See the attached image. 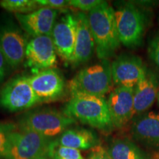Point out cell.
Masks as SVG:
<instances>
[{"label":"cell","instance_id":"26","mask_svg":"<svg viewBox=\"0 0 159 159\" xmlns=\"http://www.w3.org/2000/svg\"><path fill=\"white\" fill-rule=\"evenodd\" d=\"M88 159H112L108 150L98 144L90 150Z\"/></svg>","mask_w":159,"mask_h":159},{"label":"cell","instance_id":"25","mask_svg":"<svg viewBox=\"0 0 159 159\" xmlns=\"http://www.w3.org/2000/svg\"><path fill=\"white\" fill-rule=\"evenodd\" d=\"M41 7H48L53 10H62L69 5V1L66 0H35Z\"/></svg>","mask_w":159,"mask_h":159},{"label":"cell","instance_id":"20","mask_svg":"<svg viewBox=\"0 0 159 159\" xmlns=\"http://www.w3.org/2000/svg\"><path fill=\"white\" fill-rule=\"evenodd\" d=\"M47 156L49 159H84L80 151L62 146L55 139L52 140L49 144Z\"/></svg>","mask_w":159,"mask_h":159},{"label":"cell","instance_id":"30","mask_svg":"<svg viewBox=\"0 0 159 159\" xmlns=\"http://www.w3.org/2000/svg\"><path fill=\"white\" fill-rule=\"evenodd\" d=\"M157 100H158V105H159V93H158V98H157Z\"/></svg>","mask_w":159,"mask_h":159},{"label":"cell","instance_id":"14","mask_svg":"<svg viewBox=\"0 0 159 159\" xmlns=\"http://www.w3.org/2000/svg\"><path fill=\"white\" fill-rule=\"evenodd\" d=\"M57 16V11L48 7H40L36 11L26 14H15L21 28L32 38L51 35Z\"/></svg>","mask_w":159,"mask_h":159},{"label":"cell","instance_id":"21","mask_svg":"<svg viewBox=\"0 0 159 159\" xmlns=\"http://www.w3.org/2000/svg\"><path fill=\"white\" fill-rule=\"evenodd\" d=\"M0 6L3 9L16 13H31L36 11L41 7L38 5L35 0H3L0 2Z\"/></svg>","mask_w":159,"mask_h":159},{"label":"cell","instance_id":"15","mask_svg":"<svg viewBox=\"0 0 159 159\" xmlns=\"http://www.w3.org/2000/svg\"><path fill=\"white\" fill-rule=\"evenodd\" d=\"M77 19V36L74 55L70 63L76 66L90 61L96 52V46L90 26L88 16L83 12L75 13Z\"/></svg>","mask_w":159,"mask_h":159},{"label":"cell","instance_id":"22","mask_svg":"<svg viewBox=\"0 0 159 159\" xmlns=\"http://www.w3.org/2000/svg\"><path fill=\"white\" fill-rule=\"evenodd\" d=\"M12 125L0 123V159H7L8 151V135Z\"/></svg>","mask_w":159,"mask_h":159},{"label":"cell","instance_id":"16","mask_svg":"<svg viewBox=\"0 0 159 159\" xmlns=\"http://www.w3.org/2000/svg\"><path fill=\"white\" fill-rule=\"evenodd\" d=\"M131 134L144 146L159 150V112L150 111L137 116L131 125Z\"/></svg>","mask_w":159,"mask_h":159},{"label":"cell","instance_id":"8","mask_svg":"<svg viewBox=\"0 0 159 159\" xmlns=\"http://www.w3.org/2000/svg\"><path fill=\"white\" fill-rule=\"evenodd\" d=\"M39 103L28 77H13L0 90V105L11 112L28 110Z\"/></svg>","mask_w":159,"mask_h":159},{"label":"cell","instance_id":"18","mask_svg":"<svg viewBox=\"0 0 159 159\" xmlns=\"http://www.w3.org/2000/svg\"><path fill=\"white\" fill-rule=\"evenodd\" d=\"M55 141L62 146L76 150H91L98 145V138L93 131L85 128H69Z\"/></svg>","mask_w":159,"mask_h":159},{"label":"cell","instance_id":"7","mask_svg":"<svg viewBox=\"0 0 159 159\" xmlns=\"http://www.w3.org/2000/svg\"><path fill=\"white\" fill-rule=\"evenodd\" d=\"M27 43L24 30L11 18L0 21V47L9 67L16 69L25 61Z\"/></svg>","mask_w":159,"mask_h":159},{"label":"cell","instance_id":"28","mask_svg":"<svg viewBox=\"0 0 159 159\" xmlns=\"http://www.w3.org/2000/svg\"><path fill=\"white\" fill-rule=\"evenodd\" d=\"M151 159H159V152H156L151 156Z\"/></svg>","mask_w":159,"mask_h":159},{"label":"cell","instance_id":"5","mask_svg":"<svg viewBox=\"0 0 159 159\" xmlns=\"http://www.w3.org/2000/svg\"><path fill=\"white\" fill-rule=\"evenodd\" d=\"M116 29L120 43L128 48L142 45L146 30V18L134 4H122L115 11Z\"/></svg>","mask_w":159,"mask_h":159},{"label":"cell","instance_id":"27","mask_svg":"<svg viewBox=\"0 0 159 159\" xmlns=\"http://www.w3.org/2000/svg\"><path fill=\"white\" fill-rule=\"evenodd\" d=\"M8 67L7 61L4 55L2 50L0 47V83H2L5 78L6 74H7V69Z\"/></svg>","mask_w":159,"mask_h":159},{"label":"cell","instance_id":"2","mask_svg":"<svg viewBox=\"0 0 159 159\" xmlns=\"http://www.w3.org/2000/svg\"><path fill=\"white\" fill-rule=\"evenodd\" d=\"M63 112L66 116L98 130L109 131L114 128L107 99L104 97L72 94Z\"/></svg>","mask_w":159,"mask_h":159},{"label":"cell","instance_id":"23","mask_svg":"<svg viewBox=\"0 0 159 159\" xmlns=\"http://www.w3.org/2000/svg\"><path fill=\"white\" fill-rule=\"evenodd\" d=\"M102 2L101 0H69V5L84 13L90 12Z\"/></svg>","mask_w":159,"mask_h":159},{"label":"cell","instance_id":"29","mask_svg":"<svg viewBox=\"0 0 159 159\" xmlns=\"http://www.w3.org/2000/svg\"><path fill=\"white\" fill-rule=\"evenodd\" d=\"M39 159H49V158L47 156H43V157H42V158H39Z\"/></svg>","mask_w":159,"mask_h":159},{"label":"cell","instance_id":"17","mask_svg":"<svg viewBox=\"0 0 159 159\" xmlns=\"http://www.w3.org/2000/svg\"><path fill=\"white\" fill-rule=\"evenodd\" d=\"M158 77L146 68L134 89L135 114L139 115L148 111L158 98L159 93Z\"/></svg>","mask_w":159,"mask_h":159},{"label":"cell","instance_id":"11","mask_svg":"<svg viewBox=\"0 0 159 159\" xmlns=\"http://www.w3.org/2000/svg\"><path fill=\"white\" fill-rule=\"evenodd\" d=\"M146 67L141 57L132 54H122L111 63L113 83L116 87L134 89Z\"/></svg>","mask_w":159,"mask_h":159},{"label":"cell","instance_id":"4","mask_svg":"<svg viewBox=\"0 0 159 159\" xmlns=\"http://www.w3.org/2000/svg\"><path fill=\"white\" fill-rule=\"evenodd\" d=\"M113 85L111 63L108 60H102L78 71L69 81V89L71 95L83 94L104 97L111 91Z\"/></svg>","mask_w":159,"mask_h":159},{"label":"cell","instance_id":"3","mask_svg":"<svg viewBox=\"0 0 159 159\" xmlns=\"http://www.w3.org/2000/svg\"><path fill=\"white\" fill-rule=\"evenodd\" d=\"M76 123L75 119L51 108L30 110L18 119L21 130H30L53 140Z\"/></svg>","mask_w":159,"mask_h":159},{"label":"cell","instance_id":"24","mask_svg":"<svg viewBox=\"0 0 159 159\" xmlns=\"http://www.w3.org/2000/svg\"><path fill=\"white\" fill-rule=\"evenodd\" d=\"M148 50L149 56L159 69V33L150 39Z\"/></svg>","mask_w":159,"mask_h":159},{"label":"cell","instance_id":"9","mask_svg":"<svg viewBox=\"0 0 159 159\" xmlns=\"http://www.w3.org/2000/svg\"><path fill=\"white\" fill-rule=\"evenodd\" d=\"M25 61V66L33 75L53 69L57 63V52L51 35L32 38L27 43Z\"/></svg>","mask_w":159,"mask_h":159},{"label":"cell","instance_id":"1","mask_svg":"<svg viewBox=\"0 0 159 159\" xmlns=\"http://www.w3.org/2000/svg\"><path fill=\"white\" fill-rule=\"evenodd\" d=\"M89 23L96 46V54L100 60H108L120 47L117 33L115 10L107 2L89 12Z\"/></svg>","mask_w":159,"mask_h":159},{"label":"cell","instance_id":"12","mask_svg":"<svg viewBox=\"0 0 159 159\" xmlns=\"http://www.w3.org/2000/svg\"><path fill=\"white\" fill-rule=\"evenodd\" d=\"M28 80L41 103L57 100L65 93L64 80L54 69L40 71L28 77Z\"/></svg>","mask_w":159,"mask_h":159},{"label":"cell","instance_id":"6","mask_svg":"<svg viewBox=\"0 0 159 159\" xmlns=\"http://www.w3.org/2000/svg\"><path fill=\"white\" fill-rule=\"evenodd\" d=\"M51 139L33 131L16 130L12 125L8 135L7 159H39L47 156Z\"/></svg>","mask_w":159,"mask_h":159},{"label":"cell","instance_id":"13","mask_svg":"<svg viewBox=\"0 0 159 159\" xmlns=\"http://www.w3.org/2000/svg\"><path fill=\"white\" fill-rule=\"evenodd\" d=\"M114 128H122L135 115L134 89L116 87L107 99Z\"/></svg>","mask_w":159,"mask_h":159},{"label":"cell","instance_id":"10","mask_svg":"<svg viewBox=\"0 0 159 159\" xmlns=\"http://www.w3.org/2000/svg\"><path fill=\"white\" fill-rule=\"evenodd\" d=\"M77 36V19L75 14L66 13L56 21L52 32V39L57 54L70 63L74 55Z\"/></svg>","mask_w":159,"mask_h":159},{"label":"cell","instance_id":"19","mask_svg":"<svg viewBox=\"0 0 159 159\" xmlns=\"http://www.w3.org/2000/svg\"><path fill=\"white\" fill-rule=\"evenodd\" d=\"M108 151L112 159H151L137 145L126 139H115Z\"/></svg>","mask_w":159,"mask_h":159}]
</instances>
